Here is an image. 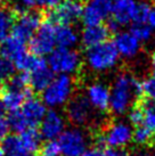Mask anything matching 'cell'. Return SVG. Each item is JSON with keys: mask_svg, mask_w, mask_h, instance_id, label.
I'll list each match as a JSON object with an SVG mask.
<instances>
[{"mask_svg": "<svg viewBox=\"0 0 155 156\" xmlns=\"http://www.w3.org/2000/svg\"><path fill=\"white\" fill-rule=\"evenodd\" d=\"M134 129L129 123L123 121H115L111 123L102 134L97 137V145L99 147L123 148L132 141Z\"/></svg>", "mask_w": 155, "mask_h": 156, "instance_id": "cell-5", "label": "cell"}, {"mask_svg": "<svg viewBox=\"0 0 155 156\" xmlns=\"http://www.w3.org/2000/svg\"><path fill=\"white\" fill-rule=\"evenodd\" d=\"M62 156H81L88 148L86 133L78 128L65 129L57 139Z\"/></svg>", "mask_w": 155, "mask_h": 156, "instance_id": "cell-8", "label": "cell"}, {"mask_svg": "<svg viewBox=\"0 0 155 156\" xmlns=\"http://www.w3.org/2000/svg\"><path fill=\"white\" fill-rule=\"evenodd\" d=\"M113 44L120 57H123L127 59H131L137 56L142 44L130 31L117 32L113 40Z\"/></svg>", "mask_w": 155, "mask_h": 156, "instance_id": "cell-17", "label": "cell"}, {"mask_svg": "<svg viewBox=\"0 0 155 156\" xmlns=\"http://www.w3.org/2000/svg\"><path fill=\"white\" fill-rule=\"evenodd\" d=\"M132 156H155V154L150 151H139V152L135 153Z\"/></svg>", "mask_w": 155, "mask_h": 156, "instance_id": "cell-41", "label": "cell"}, {"mask_svg": "<svg viewBox=\"0 0 155 156\" xmlns=\"http://www.w3.org/2000/svg\"><path fill=\"white\" fill-rule=\"evenodd\" d=\"M153 138H154V134L144 126H135L134 132H132V140L136 144L140 146H145L151 143Z\"/></svg>", "mask_w": 155, "mask_h": 156, "instance_id": "cell-29", "label": "cell"}, {"mask_svg": "<svg viewBox=\"0 0 155 156\" xmlns=\"http://www.w3.org/2000/svg\"><path fill=\"white\" fill-rule=\"evenodd\" d=\"M62 1L63 0H35V4L40 8L50 10V9L55 8L57 5L60 4Z\"/></svg>", "mask_w": 155, "mask_h": 156, "instance_id": "cell-35", "label": "cell"}, {"mask_svg": "<svg viewBox=\"0 0 155 156\" xmlns=\"http://www.w3.org/2000/svg\"><path fill=\"white\" fill-rule=\"evenodd\" d=\"M41 23H42L41 14L34 9L29 10L26 13L18 15L16 21H14L12 34L16 35L17 38L27 42L40 27Z\"/></svg>", "mask_w": 155, "mask_h": 156, "instance_id": "cell-11", "label": "cell"}, {"mask_svg": "<svg viewBox=\"0 0 155 156\" xmlns=\"http://www.w3.org/2000/svg\"><path fill=\"white\" fill-rule=\"evenodd\" d=\"M142 106L144 109V120L142 126L147 128L155 136V104L148 101Z\"/></svg>", "mask_w": 155, "mask_h": 156, "instance_id": "cell-27", "label": "cell"}, {"mask_svg": "<svg viewBox=\"0 0 155 156\" xmlns=\"http://www.w3.org/2000/svg\"><path fill=\"white\" fill-rule=\"evenodd\" d=\"M0 156H6V155H5V152L2 151V148H1V147H0Z\"/></svg>", "mask_w": 155, "mask_h": 156, "instance_id": "cell-44", "label": "cell"}, {"mask_svg": "<svg viewBox=\"0 0 155 156\" xmlns=\"http://www.w3.org/2000/svg\"><path fill=\"white\" fill-rule=\"evenodd\" d=\"M6 156H38V155H35V153H29V152H25V151H18V152L12 153V154L6 155Z\"/></svg>", "mask_w": 155, "mask_h": 156, "instance_id": "cell-40", "label": "cell"}, {"mask_svg": "<svg viewBox=\"0 0 155 156\" xmlns=\"http://www.w3.org/2000/svg\"><path fill=\"white\" fill-rule=\"evenodd\" d=\"M106 156H130L123 148H110L106 151Z\"/></svg>", "mask_w": 155, "mask_h": 156, "instance_id": "cell-38", "label": "cell"}, {"mask_svg": "<svg viewBox=\"0 0 155 156\" xmlns=\"http://www.w3.org/2000/svg\"><path fill=\"white\" fill-rule=\"evenodd\" d=\"M81 156H106V151H104L103 147L94 146V147L87 148L86 152Z\"/></svg>", "mask_w": 155, "mask_h": 156, "instance_id": "cell-36", "label": "cell"}, {"mask_svg": "<svg viewBox=\"0 0 155 156\" xmlns=\"http://www.w3.org/2000/svg\"><path fill=\"white\" fill-rule=\"evenodd\" d=\"M7 84L13 88H16V89H21V90L31 89L29 74L26 73V72H21V71H20V73L14 74Z\"/></svg>", "mask_w": 155, "mask_h": 156, "instance_id": "cell-30", "label": "cell"}, {"mask_svg": "<svg viewBox=\"0 0 155 156\" xmlns=\"http://www.w3.org/2000/svg\"><path fill=\"white\" fill-rule=\"evenodd\" d=\"M74 94V80L70 75H56L42 91V101L55 109L69 104Z\"/></svg>", "mask_w": 155, "mask_h": 156, "instance_id": "cell-2", "label": "cell"}, {"mask_svg": "<svg viewBox=\"0 0 155 156\" xmlns=\"http://www.w3.org/2000/svg\"><path fill=\"white\" fill-rule=\"evenodd\" d=\"M137 0H113L112 13L106 26L108 30L117 31L120 27L134 22V15Z\"/></svg>", "mask_w": 155, "mask_h": 156, "instance_id": "cell-10", "label": "cell"}, {"mask_svg": "<svg viewBox=\"0 0 155 156\" xmlns=\"http://www.w3.org/2000/svg\"><path fill=\"white\" fill-rule=\"evenodd\" d=\"M56 25L49 21H45L30 39V49L32 54L37 56H48L56 48V37H55Z\"/></svg>", "mask_w": 155, "mask_h": 156, "instance_id": "cell-7", "label": "cell"}, {"mask_svg": "<svg viewBox=\"0 0 155 156\" xmlns=\"http://www.w3.org/2000/svg\"><path fill=\"white\" fill-rule=\"evenodd\" d=\"M27 74L30 80V88L38 92H42L55 76L54 72L43 58Z\"/></svg>", "mask_w": 155, "mask_h": 156, "instance_id": "cell-18", "label": "cell"}, {"mask_svg": "<svg viewBox=\"0 0 155 156\" xmlns=\"http://www.w3.org/2000/svg\"><path fill=\"white\" fill-rule=\"evenodd\" d=\"M15 74V66L10 61L0 55V87L5 86Z\"/></svg>", "mask_w": 155, "mask_h": 156, "instance_id": "cell-26", "label": "cell"}, {"mask_svg": "<svg viewBox=\"0 0 155 156\" xmlns=\"http://www.w3.org/2000/svg\"><path fill=\"white\" fill-rule=\"evenodd\" d=\"M120 55L114 47V44L106 41L102 44L88 48L85 55V61L87 66L98 73L111 71L117 65Z\"/></svg>", "mask_w": 155, "mask_h": 156, "instance_id": "cell-3", "label": "cell"}, {"mask_svg": "<svg viewBox=\"0 0 155 156\" xmlns=\"http://www.w3.org/2000/svg\"><path fill=\"white\" fill-rule=\"evenodd\" d=\"M152 8H153V7H152L151 5H150V2H147V1H139V2H137L132 24H134V23L148 22V18H150V15H151Z\"/></svg>", "mask_w": 155, "mask_h": 156, "instance_id": "cell-28", "label": "cell"}, {"mask_svg": "<svg viewBox=\"0 0 155 156\" xmlns=\"http://www.w3.org/2000/svg\"><path fill=\"white\" fill-rule=\"evenodd\" d=\"M27 54L29 51L25 41L12 33L0 41V55L12 62L14 66L17 65Z\"/></svg>", "mask_w": 155, "mask_h": 156, "instance_id": "cell-14", "label": "cell"}, {"mask_svg": "<svg viewBox=\"0 0 155 156\" xmlns=\"http://www.w3.org/2000/svg\"><path fill=\"white\" fill-rule=\"evenodd\" d=\"M66 116L75 126H86L94 117V108L83 96L74 97L66 107Z\"/></svg>", "mask_w": 155, "mask_h": 156, "instance_id": "cell-12", "label": "cell"}, {"mask_svg": "<svg viewBox=\"0 0 155 156\" xmlns=\"http://www.w3.org/2000/svg\"><path fill=\"white\" fill-rule=\"evenodd\" d=\"M37 4H35V0H16L14 2L13 9L12 12L14 13V15H21L23 13H26L29 10H32L34 8Z\"/></svg>", "mask_w": 155, "mask_h": 156, "instance_id": "cell-34", "label": "cell"}, {"mask_svg": "<svg viewBox=\"0 0 155 156\" xmlns=\"http://www.w3.org/2000/svg\"><path fill=\"white\" fill-rule=\"evenodd\" d=\"M31 89H26V90H21V89H16L10 86H6L1 91V96L0 98L2 100L5 105L6 111L10 112H15V111H20L22 105L24 104L27 97L32 96L30 92Z\"/></svg>", "mask_w": 155, "mask_h": 156, "instance_id": "cell-20", "label": "cell"}, {"mask_svg": "<svg viewBox=\"0 0 155 156\" xmlns=\"http://www.w3.org/2000/svg\"><path fill=\"white\" fill-rule=\"evenodd\" d=\"M111 31L104 24L98 25H86L80 34V42L85 47L92 48L108 41Z\"/></svg>", "mask_w": 155, "mask_h": 156, "instance_id": "cell-19", "label": "cell"}, {"mask_svg": "<svg viewBox=\"0 0 155 156\" xmlns=\"http://www.w3.org/2000/svg\"><path fill=\"white\" fill-rule=\"evenodd\" d=\"M151 69H152V73L155 75V51L152 54L151 56Z\"/></svg>", "mask_w": 155, "mask_h": 156, "instance_id": "cell-42", "label": "cell"}, {"mask_svg": "<svg viewBox=\"0 0 155 156\" xmlns=\"http://www.w3.org/2000/svg\"><path fill=\"white\" fill-rule=\"evenodd\" d=\"M83 4L80 0H63L48 12L47 20L55 25H72L81 20Z\"/></svg>", "mask_w": 155, "mask_h": 156, "instance_id": "cell-6", "label": "cell"}, {"mask_svg": "<svg viewBox=\"0 0 155 156\" xmlns=\"http://www.w3.org/2000/svg\"><path fill=\"white\" fill-rule=\"evenodd\" d=\"M9 133L8 122L5 117H0V144H2L5 139L7 138Z\"/></svg>", "mask_w": 155, "mask_h": 156, "instance_id": "cell-37", "label": "cell"}, {"mask_svg": "<svg viewBox=\"0 0 155 156\" xmlns=\"http://www.w3.org/2000/svg\"><path fill=\"white\" fill-rule=\"evenodd\" d=\"M14 13L8 9H0V41L12 33L14 24Z\"/></svg>", "mask_w": 155, "mask_h": 156, "instance_id": "cell-23", "label": "cell"}, {"mask_svg": "<svg viewBox=\"0 0 155 156\" xmlns=\"http://www.w3.org/2000/svg\"><path fill=\"white\" fill-rule=\"evenodd\" d=\"M87 100L89 101L91 107L99 112H105L110 108V99H111V91L103 82H94L87 87L86 96Z\"/></svg>", "mask_w": 155, "mask_h": 156, "instance_id": "cell-16", "label": "cell"}, {"mask_svg": "<svg viewBox=\"0 0 155 156\" xmlns=\"http://www.w3.org/2000/svg\"><path fill=\"white\" fill-rule=\"evenodd\" d=\"M148 25L152 27L153 32H155V7L152 8L151 15H150V18H148Z\"/></svg>", "mask_w": 155, "mask_h": 156, "instance_id": "cell-39", "label": "cell"}, {"mask_svg": "<svg viewBox=\"0 0 155 156\" xmlns=\"http://www.w3.org/2000/svg\"><path fill=\"white\" fill-rule=\"evenodd\" d=\"M130 32L137 38L140 44L150 41L153 37V30L148 25V23H134L130 29Z\"/></svg>", "mask_w": 155, "mask_h": 156, "instance_id": "cell-25", "label": "cell"}, {"mask_svg": "<svg viewBox=\"0 0 155 156\" xmlns=\"http://www.w3.org/2000/svg\"><path fill=\"white\" fill-rule=\"evenodd\" d=\"M142 96L146 97V99L152 103L155 104V75H151L146 78L142 82Z\"/></svg>", "mask_w": 155, "mask_h": 156, "instance_id": "cell-31", "label": "cell"}, {"mask_svg": "<svg viewBox=\"0 0 155 156\" xmlns=\"http://www.w3.org/2000/svg\"><path fill=\"white\" fill-rule=\"evenodd\" d=\"M6 120L8 122L9 130L14 131L16 133H21L23 131H25L26 129H29L26 120L24 119V116L22 115V113L20 111L10 112Z\"/></svg>", "mask_w": 155, "mask_h": 156, "instance_id": "cell-24", "label": "cell"}, {"mask_svg": "<svg viewBox=\"0 0 155 156\" xmlns=\"http://www.w3.org/2000/svg\"><path fill=\"white\" fill-rule=\"evenodd\" d=\"M18 141L23 151L29 153H37L42 145V137L35 128H29L17 134Z\"/></svg>", "mask_w": 155, "mask_h": 156, "instance_id": "cell-22", "label": "cell"}, {"mask_svg": "<svg viewBox=\"0 0 155 156\" xmlns=\"http://www.w3.org/2000/svg\"><path fill=\"white\" fill-rule=\"evenodd\" d=\"M39 156H62L57 140H46L39 149Z\"/></svg>", "mask_w": 155, "mask_h": 156, "instance_id": "cell-32", "label": "cell"}, {"mask_svg": "<svg viewBox=\"0 0 155 156\" xmlns=\"http://www.w3.org/2000/svg\"><path fill=\"white\" fill-rule=\"evenodd\" d=\"M56 46L62 48H74L80 41V34L72 25H56Z\"/></svg>", "mask_w": 155, "mask_h": 156, "instance_id": "cell-21", "label": "cell"}, {"mask_svg": "<svg viewBox=\"0 0 155 156\" xmlns=\"http://www.w3.org/2000/svg\"><path fill=\"white\" fill-rule=\"evenodd\" d=\"M48 107L42 101V99L30 96L27 97L24 104L22 105L20 112L26 120L29 128H35L42 121L46 113L48 112Z\"/></svg>", "mask_w": 155, "mask_h": 156, "instance_id": "cell-15", "label": "cell"}, {"mask_svg": "<svg viewBox=\"0 0 155 156\" xmlns=\"http://www.w3.org/2000/svg\"><path fill=\"white\" fill-rule=\"evenodd\" d=\"M128 120H129V124L131 126H138L142 124V120H144V109L142 106H132L128 112Z\"/></svg>", "mask_w": 155, "mask_h": 156, "instance_id": "cell-33", "label": "cell"}, {"mask_svg": "<svg viewBox=\"0 0 155 156\" xmlns=\"http://www.w3.org/2000/svg\"><path fill=\"white\" fill-rule=\"evenodd\" d=\"M48 66L56 75H72L81 67V56L74 48L56 47L48 55Z\"/></svg>", "mask_w": 155, "mask_h": 156, "instance_id": "cell-4", "label": "cell"}, {"mask_svg": "<svg viewBox=\"0 0 155 156\" xmlns=\"http://www.w3.org/2000/svg\"><path fill=\"white\" fill-rule=\"evenodd\" d=\"M110 91V111L115 115H124L142 95V82L131 74L121 73L114 79Z\"/></svg>", "mask_w": 155, "mask_h": 156, "instance_id": "cell-1", "label": "cell"}, {"mask_svg": "<svg viewBox=\"0 0 155 156\" xmlns=\"http://www.w3.org/2000/svg\"><path fill=\"white\" fill-rule=\"evenodd\" d=\"M5 112H6V108H5V105L2 103V100L0 98V117H4Z\"/></svg>", "mask_w": 155, "mask_h": 156, "instance_id": "cell-43", "label": "cell"}, {"mask_svg": "<svg viewBox=\"0 0 155 156\" xmlns=\"http://www.w3.org/2000/svg\"><path fill=\"white\" fill-rule=\"evenodd\" d=\"M65 119L57 109H50L46 113L39 124V132L45 140H57L65 130Z\"/></svg>", "mask_w": 155, "mask_h": 156, "instance_id": "cell-13", "label": "cell"}, {"mask_svg": "<svg viewBox=\"0 0 155 156\" xmlns=\"http://www.w3.org/2000/svg\"><path fill=\"white\" fill-rule=\"evenodd\" d=\"M2 5H4V0H0V9L2 8Z\"/></svg>", "mask_w": 155, "mask_h": 156, "instance_id": "cell-45", "label": "cell"}, {"mask_svg": "<svg viewBox=\"0 0 155 156\" xmlns=\"http://www.w3.org/2000/svg\"><path fill=\"white\" fill-rule=\"evenodd\" d=\"M113 0H87L83 4L81 20L85 25L104 24L111 17Z\"/></svg>", "mask_w": 155, "mask_h": 156, "instance_id": "cell-9", "label": "cell"}]
</instances>
